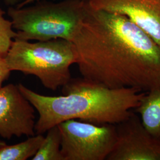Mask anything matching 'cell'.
<instances>
[{
    "instance_id": "obj_1",
    "label": "cell",
    "mask_w": 160,
    "mask_h": 160,
    "mask_svg": "<svg viewBox=\"0 0 160 160\" xmlns=\"http://www.w3.org/2000/svg\"><path fill=\"white\" fill-rule=\"evenodd\" d=\"M72 42L82 78L112 88L160 90V48L125 16L88 1Z\"/></svg>"
},
{
    "instance_id": "obj_2",
    "label": "cell",
    "mask_w": 160,
    "mask_h": 160,
    "mask_svg": "<svg viewBox=\"0 0 160 160\" xmlns=\"http://www.w3.org/2000/svg\"><path fill=\"white\" fill-rule=\"evenodd\" d=\"M18 87L39 113L34 129L42 135L71 119L116 125L131 115L144 92L132 88H109L82 77L71 78L62 86L61 96L40 94L22 84Z\"/></svg>"
},
{
    "instance_id": "obj_3",
    "label": "cell",
    "mask_w": 160,
    "mask_h": 160,
    "mask_svg": "<svg viewBox=\"0 0 160 160\" xmlns=\"http://www.w3.org/2000/svg\"><path fill=\"white\" fill-rule=\"evenodd\" d=\"M11 71L33 75L46 88L53 91L71 78L70 67L78 57L72 41L57 39L32 43L14 39L4 57Z\"/></svg>"
},
{
    "instance_id": "obj_4",
    "label": "cell",
    "mask_w": 160,
    "mask_h": 160,
    "mask_svg": "<svg viewBox=\"0 0 160 160\" xmlns=\"http://www.w3.org/2000/svg\"><path fill=\"white\" fill-rule=\"evenodd\" d=\"M88 0L39 1L32 6L9 7L7 14L20 40L63 39L72 41L86 10Z\"/></svg>"
},
{
    "instance_id": "obj_5",
    "label": "cell",
    "mask_w": 160,
    "mask_h": 160,
    "mask_svg": "<svg viewBox=\"0 0 160 160\" xmlns=\"http://www.w3.org/2000/svg\"><path fill=\"white\" fill-rule=\"evenodd\" d=\"M63 160H104L116 139L115 125H98L76 119L58 125Z\"/></svg>"
},
{
    "instance_id": "obj_6",
    "label": "cell",
    "mask_w": 160,
    "mask_h": 160,
    "mask_svg": "<svg viewBox=\"0 0 160 160\" xmlns=\"http://www.w3.org/2000/svg\"><path fill=\"white\" fill-rule=\"evenodd\" d=\"M116 139L107 160H160V140L143 126L133 111L116 125Z\"/></svg>"
},
{
    "instance_id": "obj_7",
    "label": "cell",
    "mask_w": 160,
    "mask_h": 160,
    "mask_svg": "<svg viewBox=\"0 0 160 160\" xmlns=\"http://www.w3.org/2000/svg\"><path fill=\"white\" fill-rule=\"evenodd\" d=\"M35 108L21 92L18 85L0 88V136L32 137L35 133Z\"/></svg>"
},
{
    "instance_id": "obj_8",
    "label": "cell",
    "mask_w": 160,
    "mask_h": 160,
    "mask_svg": "<svg viewBox=\"0 0 160 160\" xmlns=\"http://www.w3.org/2000/svg\"><path fill=\"white\" fill-rule=\"evenodd\" d=\"M92 8L125 16L160 48V0H88Z\"/></svg>"
},
{
    "instance_id": "obj_9",
    "label": "cell",
    "mask_w": 160,
    "mask_h": 160,
    "mask_svg": "<svg viewBox=\"0 0 160 160\" xmlns=\"http://www.w3.org/2000/svg\"><path fill=\"white\" fill-rule=\"evenodd\" d=\"M133 111L151 134L160 140V90L144 92Z\"/></svg>"
},
{
    "instance_id": "obj_10",
    "label": "cell",
    "mask_w": 160,
    "mask_h": 160,
    "mask_svg": "<svg viewBox=\"0 0 160 160\" xmlns=\"http://www.w3.org/2000/svg\"><path fill=\"white\" fill-rule=\"evenodd\" d=\"M44 138L42 134H36L14 145H8L0 140V160H26L32 158L39 148Z\"/></svg>"
},
{
    "instance_id": "obj_11",
    "label": "cell",
    "mask_w": 160,
    "mask_h": 160,
    "mask_svg": "<svg viewBox=\"0 0 160 160\" xmlns=\"http://www.w3.org/2000/svg\"><path fill=\"white\" fill-rule=\"evenodd\" d=\"M32 160H63L61 153V134L57 126L52 127Z\"/></svg>"
},
{
    "instance_id": "obj_12",
    "label": "cell",
    "mask_w": 160,
    "mask_h": 160,
    "mask_svg": "<svg viewBox=\"0 0 160 160\" xmlns=\"http://www.w3.org/2000/svg\"><path fill=\"white\" fill-rule=\"evenodd\" d=\"M4 14L5 12L0 8V55L3 57L6 56L17 35L11 20L6 19Z\"/></svg>"
},
{
    "instance_id": "obj_13",
    "label": "cell",
    "mask_w": 160,
    "mask_h": 160,
    "mask_svg": "<svg viewBox=\"0 0 160 160\" xmlns=\"http://www.w3.org/2000/svg\"><path fill=\"white\" fill-rule=\"evenodd\" d=\"M10 72L11 71L8 67L4 57L0 55V88L4 81L8 78Z\"/></svg>"
},
{
    "instance_id": "obj_14",
    "label": "cell",
    "mask_w": 160,
    "mask_h": 160,
    "mask_svg": "<svg viewBox=\"0 0 160 160\" xmlns=\"http://www.w3.org/2000/svg\"><path fill=\"white\" fill-rule=\"evenodd\" d=\"M24 0H2L6 6L9 7H17Z\"/></svg>"
},
{
    "instance_id": "obj_15",
    "label": "cell",
    "mask_w": 160,
    "mask_h": 160,
    "mask_svg": "<svg viewBox=\"0 0 160 160\" xmlns=\"http://www.w3.org/2000/svg\"><path fill=\"white\" fill-rule=\"evenodd\" d=\"M43 1V0H24L20 4H19L18 6L16 7H24V6L30 5V4H31L33 2H37V1Z\"/></svg>"
}]
</instances>
